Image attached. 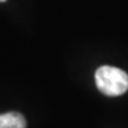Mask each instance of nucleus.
<instances>
[{"label":"nucleus","mask_w":128,"mask_h":128,"mask_svg":"<svg viewBox=\"0 0 128 128\" xmlns=\"http://www.w3.org/2000/svg\"><path fill=\"white\" fill-rule=\"evenodd\" d=\"M96 87L107 96H120L128 90V75L115 66L103 65L95 72Z\"/></svg>","instance_id":"1"},{"label":"nucleus","mask_w":128,"mask_h":128,"mask_svg":"<svg viewBox=\"0 0 128 128\" xmlns=\"http://www.w3.org/2000/svg\"><path fill=\"white\" fill-rule=\"evenodd\" d=\"M0 128H26V120L17 112L0 114Z\"/></svg>","instance_id":"2"},{"label":"nucleus","mask_w":128,"mask_h":128,"mask_svg":"<svg viewBox=\"0 0 128 128\" xmlns=\"http://www.w3.org/2000/svg\"><path fill=\"white\" fill-rule=\"evenodd\" d=\"M0 1H1V2H2V1H6V0H0Z\"/></svg>","instance_id":"3"}]
</instances>
